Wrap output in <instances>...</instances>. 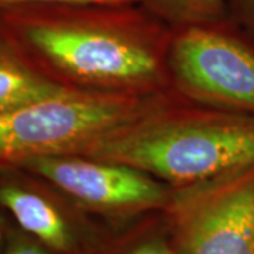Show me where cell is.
Masks as SVG:
<instances>
[{
    "label": "cell",
    "instance_id": "6da1fadb",
    "mask_svg": "<svg viewBox=\"0 0 254 254\" xmlns=\"http://www.w3.org/2000/svg\"><path fill=\"white\" fill-rule=\"evenodd\" d=\"M0 30L68 91H171L173 27L138 4H30L0 11Z\"/></svg>",
    "mask_w": 254,
    "mask_h": 254
},
{
    "label": "cell",
    "instance_id": "7a4b0ae2",
    "mask_svg": "<svg viewBox=\"0 0 254 254\" xmlns=\"http://www.w3.org/2000/svg\"><path fill=\"white\" fill-rule=\"evenodd\" d=\"M79 155L127 164L182 188L254 164V115L174 93Z\"/></svg>",
    "mask_w": 254,
    "mask_h": 254
},
{
    "label": "cell",
    "instance_id": "3957f363",
    "mask_svg": "<svg viewBox=\"0 0 254 254\" xmlns=\"http://www.w3.org/2000/svg\"><path fill=\"white\" fill-rule=\"evenodd\" d=\"M174 92L69 91L0 115V170L40 157L82 154L102 137L161 105Z\"/></svg>",
    "mask_w": 254,
    "mask_h": 254
},
{
    "label": "cell",
    "instance_id": "277c9868",
    "mask_svg": "<svg viewBox=\"0 0 254 254\" xmlns=\"http://www.w3.org/2000/svg\"><path fill=\"white\" fill-rule=\"evenodd\" d=\"M168 75L182 99L254 115V46L233 18L173 28Z\"/></svg>",
    "mask_w": 254,
    "mask_h": 254
},
{
    "label": "cell",
    "instance_id": "5b68a950",
    "mask_svg": "<svg viewBox=\"0 0 254 254\" xmlns=\"http://www.w3.org/2000/svg\"><path fill=\"white\" fill-rule=\"evenodd\" d=\"M163 212L180 254H254V164L174 188Z\"/></svg>",
    "mask_w": 254,
    "mask_h": 254
},
{
    "label": "cell",
    "instance_id": "8992f818",
    "mask_svg": "<svg viewBox=\"0 0 254 254\" xmlns=\"http://www.w3.org/2000/svg\"><path fill=\"white\" fill-rule=\"evenodd\" d=\"M20 168L51 182L86 212L112 219L163 212L174 195L173 187L143 170L88 155L40 157Z\"/></svg>",
    "mask_w": 254,
    "mask_h": 254
},
{
    "label": "cell",
    "instance_id": "52a82bcc",
    "mask_svg": "<svg viewBox=\"0 0 254 254\" xmlns=\"http://www.w3.org/2000/svg\"><path fill=\"white\" fill-rule=\"evenodd\" d=\"M0 209L54 254H98L110 235L60 188L20 167L0 170Z\"/></svg>",
    "mask_w": 254,
    "mask_h": 254
},
{
    "label": "cell",
    "instance_id": "ba28073f",
    "mask_svg": "<svg viewBox=\"0 0 254 254\" xmlns=\"http://www.w3.org/2000/svg\"><path fill=\"white\" fill-rule=\"evenodd\" d=\"M69 92L40 72L0 30V115Z\"/></svg>",
    "mask_w": 254,
    "mask_h": 254
},
{
    "label": "cell",
    "instance_id": "9c48e42d",
    "mask_svg": "<svg viewBox=\"0 0 254 254\" xmlns=\"http://www.w3.org/2000/svg\"><path fill=\"white\" fill-rule=\"evenodd\" d=\"M98 254H180L164 212L150 213L120 233H110Z\"/></svg>",
    "mask_w": 254,
    "mask_h": 254
},
{
    "label": "cell",
    "instance_id": "30bf717a",
    "mask_svg": "<svg viewBox=\"0 0 254 254\" xmlns=\"http://www.w3.org/2000/svg\"><path fill=\"white\" fill-rule=\"evenodd\" d=\"M137 4L173 28L230 17L226 0H137Z\"/></svg>",
    "mask_w": 254,
    "mask_h": 254
},
{
    "label": "cell",
    "instance_id": "8fae6325",
    "mask_svg": "<svg viewBox=\"0 0 254 254\" xmlns=\"http://www.w3.org/2000/svg\"><path fill=\"white\" fill-rule=\"evenodd\" d=\"M1 254H54L36 239L28 236L13 223L10 225L6 246Z\"/></svg>",
    "mask_w": 254,
    "mask_h": 254
},
{
    "label": "cell",
    "instance_id": "7c38bea8",
    "mask_svg": "<svg viewBox=\"0 0 254 254\" xmlns=\"http://www.w3.org/2000/svg\"><path fill=\"white\" fill-rule=\"evenodd\" d=\"M30 4H137V0H0V11Z\"/></svg>",
    "mask_w": 254,
    "mask_h": 254
},
{
    "label": "cell",
    "instance_id": "4fadbf2b",
    "mask_svg": "<svg viewBox=\"0 0 254 254\" xmlns=\"http://www.w3.org/2000/svg\"><path fill=\"white\" fill-rule=\"evenodd\" d=\"M226 6L230 18L254 36V0H226Z\"/></svg>",
    "mask_w": 254,
    "mask_h": 254
},
{
    "label": "cell",
    "instance_id": "5bb4252c",
    "mask_svg": "<svg viewBox=\"0 0 254 254\" xmlns=\"http://www.w3.org/2000/svg\"><path fill=\"white\" fill-rule=\"evenodd\" d=\"M11 222L10 219L6 216V213L0 209V254L3 253V249L6 246V240H7V235H9V229Z\"/></svg>",
    "mask_w": 254,
    "mask_h": 254
}]
</instances>
